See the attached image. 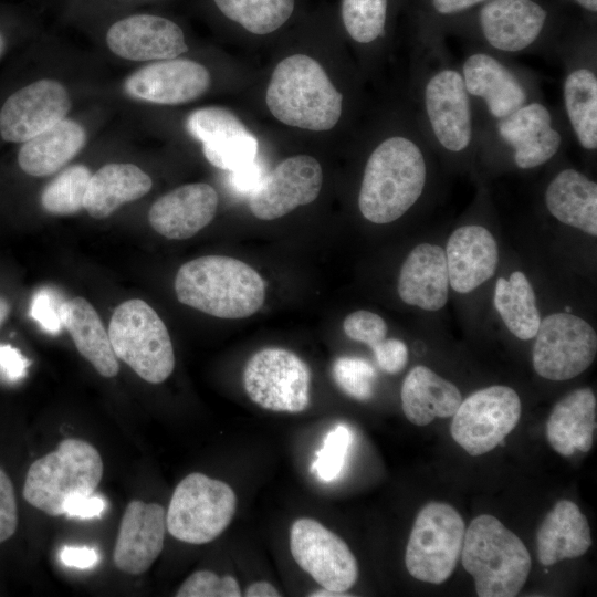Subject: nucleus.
I'll return each instance as SVG.
<instances>
[{
    "instance_id": "1",
    "label": "nucleus",
    "mask_w": 597,
    "mask_h": 597,
    "mask_svg": "<svg viewBox=\"0 0 597 597\" xmlns=\"http://www.w3.org/2000/svg\"><path fill=\"white\" fill-rule=\"evenodd\" d=\"M174 285L180 303L219 318L249 317L265 300V282L259 272L227 255H203L184 263Z\"/></svg>"
},
{
    "instance_id": "2",
    "label": "nucleus",
    "mask_w": 597,
    "mask_h": 597,
    "mask_svg": "<svg viewBox=\"0 0 597 597\" xmlns=\"http://www.w3.org/2000/svg\"><path fill=\"white\" fill-rule=\"evenodd\" d=\"M426 182L420 148L410 139H385L370 154L358 195L365 219L385 224L402 217L419 199Z\"/></svg>"
},
{
    "instance_id": "3",
    "label": "nucleus",
    "mask_w": 597,
    "mask_h": 597,
    "mask_svg": "<svg viewBox=\"0 0 597 597\" xmlns=\"http://www.w3.org/2000/svg\"><path fill=\"white\" fill-rule=\"evenodd\" d=\"M265 102L272 115L285 125L322 132L337 124L343 95L317 61L294 54L275 66Z\"/></svg>"
},
{
    "instance_id": "4",
    "label": "nucleus",
    "mask_w": 597,
    "mask_h": 597,
    "mask_svg": "<svg viewBox=\"0 0 597 597\" xmlns=\"http://www.w3.org/2000/svg\"><path fill=\"white\" fill-rule=\"evenodd\" d=\"M460 556L480 597L516 596L531 572V556L522 540L490 514L471 521Z\"/></svg>"
},
{
    "instance_id": "5",
    "label": "nucleus",
    "mask_w": 597,
    "mask_h": 597,
    "mask_svg": "<svg viewBox=\"0 0 597 597\" xmlns=\"http://www.w3.org/2000/svg\"><path fill=\"white\" fill-rule=\"evenodd\" d=\"M102 476L98 451L85 440L67 438L30 465L23 498L48 515H62L69 499L93 494Z\"/></svg>"
},
{
    "instance_id": "6",
    "label": "nucleus",
    "mask_w": 597,
    "mask_h": 597,
    "mask_svg": "<svg viewBox=\"0 0 597 597\" xmlns=\"http://www.w3.org/2000/svg\"><path fill=\"white\" fill-rule=\"evenodd\" d=\"M114 354L150 384L165 381L175 368L168 329L156 311L139 298L123 302L108 326Z\"/></svg>"
},
{
    "instance_id": "7",
    "label": "nucleus",
    "mask_w": 597,
    "mask_h": 597,
    "mask_svg": "<svg viewBox=\"0 0 597 597\" xmlns=\"http://www.w3.org/2000/svg\"><path fill=\"white\" fill-rule=\"evenodd\" d=\"M235 511L237 495L229 484L193 472L174 490L166 513V528L178 541L206 544L223 533Z\"/></svg>"
},
{
    "instance_id": "8",
    "label": "nucleus",
    "mask_w": 597,
    "mask_h": 597,
    "mask_svg": "<svg viewBox=\"0 0 597 597\" xmlns=\"http://www.w3.org/2000/svg\"><path fill=\"white\" fill-rule=\"evenodd\" d=\"M465 524L450 504L429 502L418 512L406 546L405 564L421 582L442 584L460 558Z\"/></svg>"
},
{
    "instance_id": "9",
    "label": "nucleus",
    "mask_w": 597,
    "mask_h": 597,
    "mask_svg": "<svg viewBox=\"0 0 597 597\" xmlns=\"http://www.w3.org/2000/svg\"><path fill=\"white\" fill-rule=\"evenodd\" d=\"M242 383L248 397L266 410L298 413L310 405V367L285 348L254 353L244 366Z\"/></svg>"
},
{
    "instance_id": "10",
    "label": "nucleus",
    "mask_w": 597,
    "mask_h": 597,
    "mask_svg": "<svg viewBox=\"0 0 597 597\" xmlns=\"http://www.w3.org/2000/svg\"><path fill=\"white\" fill-rule=\"evenodd\" d=\"M532 350L535 371L548 380H568L585 371L597 353V335L585 320L568 312L541 320Z\"/></svg>"
},
{
    "instance_id": "11",
    "label": "nucleus",
    "mask_w": 597,
    "mask_h": 597,
    "mask_svg": "<svg viewBox=\"0 0 597 597\" xmlns=\"http://www.w3.org/2000/svg\"><path fill=\"white\" fill-rule=\"evenodd\" d=\"M521 399L507 386H490L461 401L452 416L453 440L470 455L484 454L515 428L521 417Z\"/></svg>"
},
{
    "instance_id": "12",
    "label": "nucleus",
    "mask_w": 597,
    "mask_h": 597,
    "mask_svg": "<svg viewBox=\"0 0 597 597\" xmlns=\"http://www.w3.org/2000/svg\"><path fill=\"white\" fill-rule=\"evenodd\" d=\"M72 101L53 78L22 83L0 100V142L22 144L65 118Z\"/></svg>"
},
{
    "instance_id": "13",
    "label": "nucleus",
    "mask_w": 597,
    "mask_h": 597,
    "mask_svg": "<svg viewBox=\"0 0 597 597\" xmlns=\"http://www.w3.org/2000/svg\"><path fill=\"white\" fill-rule=\"evenodd\" d=\"M290 551L295 563L322 588L344 594L358 578V564L348 545L317 520L301 517L293 522Z\"/></svg>"
},
{
    "instance_id": "14",
    "label": "nucleus",
    "mask_w": 597,
    "mask_h": 597,
    "mask_svg": "<svg viewBox=\"0 0 597 597\" xmlns=\"http://www.w3.org/2000/svg\"><path fill=\"white\" fill-rule=\"evenodd\" d=\"M323 185L320 163L308 155L282 160L250 195L249 208L260 220H274L313 202Z\"/></svg>"
},
{
    "instance_id": "15",
    "label": "nucleus",
    "mask_w": 597,
    "mask_h": 597,
    "mask_svg": "<svg viewBox=\"0 0 597 597\" xmlns=\"http://www.w3.org/2000/svg\"><path fill=\"white\" fill-rule=\"evenodd\" d=\"M186 129L201 143L206 159L217 168L234 171L256 158L255 136L228 108H198L188 115Z\"/></svg>"
},
{
    "instance_id": "16",
    "label": "nucleus",
    "mask_w": 597,
    "mask_h": 597,
    "mask_svg": "<svg viewBox=\"0 0 597 597\" xmlns=\"http://www.w3.org/2000/svg\"><path fill=\"white\" fill-rule=\"evenodd\" d=\"M211 84L209 71L188 59L149 63L126 77L125 93L133 100L159 105H180L203 95Z\"/></svg>"
},
{
    "instance_id": "17",
    "label": "nucleus",
    "mask_w": 597,
    "mask_h": 597,
    "mask_svg": "<svg viewBox=\"0 0 597 597\" xmlns=\"http://www.w3.org/2000/svg\"><path fill=\"white\" fill-rule=\"evenodd\" d=\"M106 43L118 57L135 62L175 59L188 50L182 30L174 21L154 14L116 21L106 33Z\"/></svg>"
},
{
    "instance_id": "18",
    "label": "nucleus",
    "mask_w": 597,
    "mask_h": 597,
    "mask_svg": "<svg viewBox=\"0 0 597 597\" xmlns=\"http://www.w3.org/2000/svg\"><path fill=\"white\" fill-rule=\"evenodd\" d=\"M166 512L159 503L130 501L123 514L113 559L123 573L139 575L149 569L164 548Z\"/></svg>"
},
{
    "instance_id": "19",
    "label": "nucleus",
    "mask_w": 597,
    "mask_h": 597,
    "mask_svg": "<svg viewBox=\"0 0 597 597\" xmlns=\"http://www.w3.org/2000/svg\"><path fill=\"white\" fill-rule=\"evenodd\" d=\"M428 118L438 142L450 151H461L471 140V113L462 75L443 70L425 91Z\"/></svg>"
},
{
    "instance_id": "20",
    "label": "nucleus",
    "mask_w": 597,
    "mask_h": 597,
    "mask_svg": "<svg viewBox=\"0 0 597 597\" xmlns=\"http://www.w3.org/2000/svg\"><path fill=\"white\" fill-rule=\"evenodd\" d=\"M219 197L205 182L182 185L158 198L148 211L151 228L170 240L193 237L216 216Z\"/></svg>"
},
{
    "instance_id": "21",
    "label": "nucleus",
    "mask_w": 597,
    "mask_h": 597,
    "mask_svg": "<svg viewBox=\"0 0 597 597\" xmlns=\"http://www.w3.org/2000/svg\"><path fill=\"white\" fill-rule=\"evenodd\" d=\"M446 260L449 284L458 293H469L491 279L498 268L499 249L492 233L482 226L455 229L448 239Z\"/></svg>"
},
{
    "instance_id": "22",
    "label": "nucleus",
    "mask_w": 597,
    "mask_h": 597,
    "mask_svg": "<svg viewBox=\"0 0 597 597\" xmlns=\"http://www.w3.org/2000/svg\"><path fill=\"white\" fill-rule=\"evenodd\" d=\"M449 285L444 250L436 244L421 243L404 261L397 290L406 304L432 312L446 305Z\"/></svg>"
},
{
    "instance_id": "23",
    "label": "nucleus",
    "mask_w": 597,
    "mask_h": 597,
    "mask_svg": "<svg viewBox=\"0 0 597 597\" xmlns=\"http://www.w3.org/2000/svg\"><path fill=\"white\" fill-rule=\"evenodd\" d=\"M499 133L514 148L515 164L522 169L543 165L561 145V135L551 125L548 109L540 103L521 106L501 118Z\"/></svg>"
},
{
    "instance_id": "24",
    "label": "nucleus",
    "mask_w": 597,
    "mask_h": 597,
    "mask_svg": "<svg viewBox=\"0 0 597 597\" xmlns=\"http://www.w3.org/2000/svg\"><path fill=\"white\" fill-rule=\"evenodd\" d=\"M546 11L532 0H492L480 13L486 41L495 49L516 52L531 45L540 35Z\"/></svg>"
},
{
    "instance_id": "25",
    "label": "nucleus",
    "mask_w": 597,
    "mask_h": 597,
    "mask_svg": "<svg viewBox=\"0 0 597 597\" xmlns=\"http://www.w3.org/2000/svg\"><path fill=\"white\" fill-rule=\"evenodd\" d=\"M86 130L76 121L63 118L31 139L19 144L15 161L32 177H46L61 170L85 146Z\"/></svg>"
},
{
    "instance_id": "26",
    "label": "nucleus",
    "mask_w": 597,
    "mask_h": 597,
    "mask_svg": "<svg viewBox=\"0 0 597 597\" xmlns=\"http://www.w3.org/2000/svg\"><path fill=\"white\" fill-rule=\"evenodd\" d=\"M597 400L590 388L573 390L552 409L546 422V438L563 457L593 447L596 430Z\"/></svg>"
},
{
    "instance_id": "27",
    "label": "nucleus",
    "mask_w": 597,
    "mask_h": 597,
    "mask_svg": "<svg viewBox=\"0 0 597 597\" xmlns=\"http://www.w3.org/2000/svg\"><path fill=\"white\" fill-rule=\"evenodd\" d=\"M591 545L590 527L577 504L558 501L544 517L537 534V558L551 566L584 555Z\"/></svg>"
},
{
    "instance_id": "28",
    "label": "nucleus",
    "mask_w": 597,
    "mask_h": 597,
    "mask_svg": "<svg viewBox=\"0 0 597 597\" xmlns=\"http://www.w3.org/2000/svg\"><path fill=\"white\" fill-rule=\"evenodd\" d=\"M153 187L150 176L134 164L102 166L87 184L84 209L94 219H105L125 203L140 199Z\"/></svg>"
},
{
    "instance_id": "29",
    "label": "nucleus",
    "mask_w": 597,
    "mask_h": 597,
    "mask_svg": "<svg viewBox=\"0 0 597 597\" xmlns=\"http://www.w3.org/2000/svg\"><path fill=\"white\" fill-rule=\"evenodd\" d=\"M400 398L406 418L416 426H426L436 418L452 417L462 401L454 384L423 365L407 374Z\"/></svg>"
},
{
    "instance_id": "30",
    "label": "nucleus",
    "mask_w": 597,
    "mask_h": 597,
    "mask_svg": "<svg viewBox=\"0 0 597 597\" xmlns=\"http://www.w3.org/2000/svg\"><path fill=\"white\" fill-rule=\"evenodd\" d=\"M467 92L481 97L489 111L504 118L523 106L526 94L516 77L494 57L478 53L463 64Z\"/></svg>"
},
{
    "instance_id": "31",
    "label": "nucleus",
    "mask_w": 597,
    "mask_h": 597,
    "mask_svg": "<svg viewBox=\"0 0 597 597\" xmlns=\"http://www.w3.org/2000/svg\"><path fill=\"white\" fill-rule=\"evenodd\" d=\"M545 203L553 217L597 235V185L575 169L558 172L547 186Z\"/></svg>"
},
{
    "instance_id": "32",
    "label": "nucleus",
    "mask_w": 597,
    "mask_h": 597,
    "mask_svg": "<svg viewBox=\"0 0 597 597\" xmlns=\"http://www.w3.org/2000/svg\"><path fill=\"white\" fill-rule=\"evenodd\" d=\"M62 321L80 354L100 375L115 377L119 368L117 357L93 305L83 297L66 300L62 308Z\"/></svg>"
},
{
    "instance_id": "33",
    "label": "nucleus",
    "mask_w": 597,
    "mask_h": 597,
    "mask_svg": "<svg viewBox=\"0 0 597 597\" xmlns=\"http://www.w3.org/2000/svg\"><path fill=\"white\" fill-rule=\"evenodd\" d=\"M493 303L515 337L527 341L536 335L541 315L534 290L523 272L514 271L509 279H498Z\"/></svg>"
},
{
    "instance_id": "34",
    "label": "nucleus",
    "mask_w": 597,
    "mask_h": 597,
    "mask_svg": "<svg viewBox=\"0 0 597 597\" xmlns=\"http://www.w3.org/2000/svg\"><path fill=\"white\" fill-rule=\"evenodd\" d=\"M565 107L574 132L586 149L597 147V78L587 69L573 71L564 84Z\"/></svg>"
},
{
    "instance_id": "35",
    "label": "nucleus",
    "mask_w": 597,
    "mask_h": 597,
    "mask_svg": "<svg viewBox=\"0 0 597 597\" xmlns=\"http://www.w3.org/2000/svg\"><path fill=\"white\" fill-rule=\"evenodd\" d=\"M230 20L254 34H268L283 25L294 10V0H214Z\"/></svg>"
},
{
    "instance_id": "36",
    "label": "nucleus",
    "mask_w": 597,
    "mask_h": 597,
    "mask_svg": "<svg viewBox=\"0 0 597 597\" xmlns=\"http://www.w3.org/2000/svg\"><path fill=\"white\" fill-rule=\"evenodd\" d=\"M85 165L64 168L40 195L42 208L54 216H71L84 209V197L91 178Z\"/></svg>"
},
{
    "instance_id": "37",
    "label": "nucleus",
    "mask_w": 597,
    "mask_h": 597,
    "mask_svg": "<svg viewBox=\"0 0 597 597\" xmlns=\"http://www.w3.org/2000/svg\"><path fill=\"white\" fill-rule=\"evenodd\" d=\"M387 0H343L342 19L353 40L369 43L384 31Z\"/></svg>"
},
{
    "instance_id": "38",
    "label": "nucleus",
    "mask_w": 597,
    "mask_h": 597,
    "mask_svg": "<svg viewBox=\"0 0 597 597\" xmlns=\"http://www.w3.org/2000/svg\"><path fill=\"white\" fill-rule=\"evenodd\" d=\"M333 379L347 396L365 401L371 398L376 371L370 363L355 356H341L333 363Z\"/></svg>"
},
{
    "instance_id": "39",
    "label": "nucleus",
    "mask_w": 597,
    "mask_h": 597,
    "mask_svg": "<svg viewBox=\"0 0 597 597\" xmlns=\"http://www.w3.org/2000/svg\"><path fill=\"white\" fill-rule=\"evenodd\" d=\"M352 441L353 433L349 428L343 423L337 425L324 438L311 471L323 482L337 479L345 465Z\"/></svg>"
},
{
    "instance_id": "40",
    "label": "nucleus",
    "mask_w": 597,
    "mask_h": 597,
    "mask_svg": "<svg viewBox=\"0 0 597 597\" xmlns=\"http://www.w3.org/2000/svg\"><path fill=\"white\" fill-rule=\"evenodd\" d=\"M241 588L231 575L219 576L200 569L189 575L178 588L177 597H240Z\"/></svg>"
},
{
    "instance_id": "41",
    "label": "nucleus",
    "mask_w": 597,
    "mask_h": 597,
    "mask_svg": "<svg viewBox=\"0 0 597 597\" xmlns=\"http://www.w3.org/2000/svg\"><path fill=\"white\" fill-rule=\"evenodd\" d=\"M66 300L51 287L40 289L30 303V316L48 333L57 334L63 327L62 308Z\"/></svg>"
},
{
    "instance_id": "42",
    "label": "nucleus",
    "mask_w": 597,
    "mask_h": 597,
    "mask_svg": "<svg viewBox=\"0 0 597 597\" xmlns=\"http://www.w3.org/2000/svg\"><path fill=\"white\" fill-rule=\"evenodd\" d=\"M347 337L368 345L370 348L386 338L388 327L381 316L359 310L347 315L343 322Z\"/></svg>"
},
{
    "instance_id": "43",
    "label": "nucleus",
    "mask_w": 597,
    "mask_h": 597,
    "mask_svg": "<svg viewBox=\"0 0 597 597\" xmlns=\"http://www.w3.org/2000/svg\"><path fill=\"white\" fill-rule=\"evenodd\" d=\"M18 505L13 484L0 469V544L9 540L18 527Z\"/></svg>"
},
{
    "instance_id": "44",
    "label": "nucleus",
    "mask_w": 597,
    "mask_h": 597,
    "mask_svg": "<svg viewBox=\"0 0 597 597\" xmlns=\"http://www.w3.org/2000/svg\"><path fill=\"white\" fill-rule=\"evenodd\" d=\"M379 368L387 374L401 371L408 362V348L397 338H385L371 347Z\"/></svg>"
},
{
    "instance_id": "45",
    "label": "nucleus",
    "mask_w": 597,
    "mask_h": 597,
    "mask_svg": "<svg viewBox=\"0 0 597 597\" xmlns=\"http://www.w3.org/2000/svg\"><path fill=\"white\" fill-rule=\"evenodd\" d=\"M30 360L15 347L0 344V373L11 381L25 377Z\"/></svg>"
},
{
    "instance_id": "46",
    "label": "nucleus",
    "mask_w": 597,
    "mask_h": 597,
    "mask_svg": "<svg viewBox=\"0 0 597 597\" xmlns=\"http://www.w3.org/2000/svg\"><path fill=\"white\" fill-rule=\"evenodd\" d=\"M103 498L90 494L69 499L64 505V514L70 517L92 519L100 516L105 509Z\"/></svg>"
},
{
    "instance_id": "47",
    "label": "nucleus",
    "mask_w": 597,
    "mask_h": 597,
    "mask_svg": "<svg viewBox=\"0 0 597 597\" xmlns=\"http://www.w3.org/2000/svg\"><path fill=\"white\" fill-rule=\"evenodd\" d=\"M231 172V184L233 188L239 192H249L250 195L265 176L262 171V167L255 160Z\"/></svg>"
},
{
    "instance_id": "48",
    "label": "nucleus",
    "mask_w": 597,
    "mask_h": 597,
    "mask_svg": "<svg viewBox=\"0 0 597 597\" xmlns=\"http://www.w3.org/2000/svg\"><path fill=\"white\" fill-rule=\"evenodd\" d=\"M60 559L70 567L90 568L97 563L98 555L94 548L87 546H66L61 551Z\"/></svg>"
},
{
    "instance_id": "49",
    "label": "nucleus",
    "mask_w": 597,
    "mask_h": 597,
    "mask_svg": "<svg viewBox=\"0 0 597 597\" xmlns=\"http://www.w3.org/2000/svg\"><path fill=\"white\" fill-rule=\"evenodd\" d=\"M484 0H432L434 9L442 14L463 11Z\"/></svg>"
},
{
    "instance_id": "50",
    "label": "nucleus",
    "mask_w": 597,
    "mask_h": 597,
    "mask_svg": "<svg viewBox=\"0 0 597 597\" xmlns=\"http://www.w3.org/2000/svg\"><path fill=\"white\" fill-rule=\"evenodd\" d=\"M245 597H280L282 594L269 582L258 580L250 584L244 591Z\"/></svg>"
},
{
    "instance_id": "51",
    "label": "nucleus",
    "mask_w": 597,
    "mask_h": 597,
    "mask_svg": "<svg viewBox=\"0 0 597 597\" xmlns=\"http://www.w3.org/2000/svg\"><path fill=\"white\" fill-rule=\"evenodd\" d=\"M10 43L11 40L8 30L0 24V60L4 57L10 49Z\"/></svg>"
},
{
    "instance_id": "52",
    "label": "nucleus",
    "mask_w": 597,
    "mask_h": 597,
    "mask_svg": "<svg viewBox=\"0 0 597 597\" xmlns=\"http://www.w3.org/2000/svg\"><path fill=\"white\" fill-rule=\"evenodd\" d=\"M10 313V305L8 301L0 296V327L3 325Z\"/></svg>"
},
{
    "instance_id": "53",
    "label": "nucleus",
    "mask_w": 597,
    "mask_h": 597,
    "mask_svg": "<svg viewBox=\"0 0 597 597\" xmlns=\"http://www.w3.org/2000/svg\"><path fill=\"white\" fill-rule=\"evenodd\" d=\"M310 596H317V597H337V596H346L345 594L343 593H336V591H332V590H327L325 588H322V589H318V590H315L313 591V594H310Z\"/></svg>"
},
{
    "instance_id": "54",
    "label": "nucleus",
    "mask_w": 597,
    "mask_h": 597,
    "mask_svg": "<svg viewBox=\"0 0 597 597\" xmlns=\"http://www.w3.org/2000/svg\"><path fill=\"white\" fill-rule=\"evenodd\" d=\"M585 9L596 12L597 11V0H576Z\"/></svg>"
}]
</instances>
